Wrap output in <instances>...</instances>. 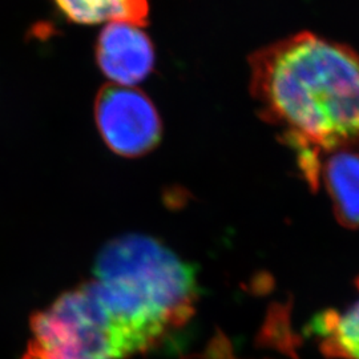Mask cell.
Masks as SVG:
<instances>
[{
  "label": "cell",
  "mask_w": 359,
  "mask_h": 359,
  "mask_svg": "<svg viewBox=\"0 0 359 359\" xmlns=\"http://www.w3.org/2000/svg\"><path fill=\"white\" fill-rule=\"evenodd\" d=\"M258 116L280 129L311 189L322 156L359 151V53L311 32H298L249 56Z\"/></svg>",
  "instance_id": "1"
},
{
  "label": "cell",
  "mask_w": 359,
  "mask_h": 359,
  "mask_svg": "<svg viewBox=\"0 0 359 359\" xmlns=\"http://www.w3.org/2000/svg\"><path fill=\"white\" fill-rule=\"evenodd\" d=\"M90 281L139 353L158 345L194 311V268L145 234H124L104 245Z\"/></svg>",
  "instance_id": "2"
},
{
  "label": "cell",
  "mask_w": 359,
  "mask_h": 359,
  "mask_svg": "<svg viewBox=\"0 0 359 359\" xmlns=\"http://www.w3.org/2000/svg\"><path fill=\"white\" fill-rule=\"evenodd\" d=\"M31 332L22 359H123L136 353L92 281L38 311L31 318Z\"/></svg>",
  "instance_id": "3"
},
{
  "label": "cell",
  "mask_w": 359,
  "mask_h": 359,
  "mask_svg": "<svg viewBox=\"0 0 359 359\" xmlns=\"http://www.w3.org/2000/svg\"><path fill=\"white\" fill-rule=\"evenodd\" d=\"M95 120L107 147L121 157H142L163 139V121L154 104L132 87L104 86L96 96Z\"/></svg>",
  "instance_id": "4"
},
{
  "label": "cell",
  "mask_w": 359,
  "mask_h": 359,
  "mask_svg": "<svg viewBox=\"0 0 359 359\" xmlns=\"http://www.w3.org/2000/svg\"><path fill=\"white\" fill-rule=\"evenodd\" d=\"M96 62L114 84L133 87L154 72V43L142 27L111 22L97 38Z\"/></svg>",
  "instance_id": "5"
},
{
  "label": "cell",
  "mask_w": 359,
  "mask_h": 359,
  "mask_svg": "<svg viewBox=\"0 0 359 359\" xmlns=\"http://www.w3.org/2000/svg\"><path fill=\"white\" fill-rule=\"evenodd\" d=\"M333 204L334 215L346 228H359V151L338 149L322 156L320 184Z\"/></svg>",
  "instance_id": "6"
},
{
  "label": "cell",
  "mask_w": 359,
  "mask_h": 359,
  "mask_svg": "<svg viewBox=\"0 0 359 359\" xmlns=\"http://www.w3.org/2000/svg\"><path fill=\"white\" fill-rule=\"evenodd\" d=\"M357 287L358 297L345 310H326L309 326L326 357L359 359V280Z\"/></svg>",
  "instance_id": "7"
},
{
  "label": "cell",
  "mask_w": 359,
  "mask_h": 359,
  "mask_svg": "<svg viewBox=\"0 0 359 359\" xmlns=\"http://www.w3.org/2000/svg\"><path fill=\"white\" fill-rule=\"evenodd\" d=\"M65 19L76 25L126 22L144 27L149 23L148 0H52Z\"/></svg>",
  "instance_id": "8"
},
{
  "label": "cell",
  "mask_w": 359,
  "mask_h": 359,
  "mask_svg": "<svg viewBox=\"0 0 359 359\" xmlns=\"http://www.w3.org/2000/svg\"><path fill=\"white\" fill-rule=\"evenodd\" d=\"M210 355L215 359H236L231 354L229 347L226 346V342L224 338H219L215 341L213 346L210 347Z\"/></svg>",
  "instance_id": "9"
}]
</instances>
